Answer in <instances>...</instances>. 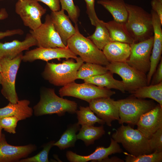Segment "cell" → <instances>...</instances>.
Masks as SVG:
<instances>
[{
  "label": "cell",
  "mask_w": 162,
  "mask_h": 162,
  "mask_svg": "<svg viewBox=\"0 0 162 162\" xmlns=\"http://www.w3.org/2000/svg\"><path fill=\"white\" fill-rule=\"evenodd\" d=\"M131 94L133 96L138 98L151 99L162 106V82L157 84L143 86Z\"/></svg>",
  "instance_id": "cell-27"
},
{
  "label": "cell",
  "mask_w": 162,
  "mask_h": 162,
  "mask_svg": "<svg viewBox=\"0 0 162 162\" xmlns=\"http://www.w3.org/2000/svg\"><path fill=\"white\" fill-rule=\"evenodd\" d=\"M109 31L111 41H117L129 44L134 43L126 28L125 23L114 20L105 22Z\"/></svg>",
  "instance_id": "cell-25"
},
{
  "label": "cell",
  "mask_w": 162,
  "mask_h": 162,
  "mask_svg": "<svg viewBox=\"0 0 162 162\" xmlns=\"http://www.w3.org/2000/svg\"><path fill=\"white\" fill-rule=\"evenodd\" d=\"M64 11L62 9L57 11H51L50 16L56 31L63 43L67 46L68 40L76 34V29Z\"/></svg>",
  "instance_id": "cell-20"
},
{
  "label": "cell",
  "mask_w": 162,
  "mask_h": 162,
  "mask_svg": "<svg viewBox=\"0 0 162 162\" xmlns=\"http://www.w3.org/2000/svg\"><path fill=\"white\" fill-rule=\"evenodd\" d=\"M106 67L112 74H116L122 78L125 91L131 93L141 87L148 85L146 75L126 62H110Z\"/></svg>",
  "instance_id": "cell-9"
},
{
  "label": "cell",
  "mask_w": 162,
  "mask_h": 162,
  "mask_svg": "<svg viewBox=\"0 0 162 162\" xmlns=\"http://www.w3.org/2000/svg\"><path fill=\"white\" fill-rule=\"evenodd\" d=\"M102 50L110 62H125L130 55L131 47L128 43L111 41Z\"/></svg>",
  "instance_id": "cell-21"
},
{
  "label": "cell",
  "mask_w": 162,
  "mask_h": 162,
  "mask_svg": "<svg viewBox=\"0 0 162 162\" xmlns=\"http://www.w3.org/2000/svg\"><path fill=\"white\" fill-rule=\"evenodd\" d=\"M19 121V119L15 116L3 117L0 118V125L7 132L15 134L17 123Z\"/></svg>",
  "instance_id": "cell-35"
},
{
  "label": "cell",
  "mask_w": 162,
  "mask_h": 162,
  "mask_svg": "<svg viewBox=\"0 0 162 162\" xmlns=\"http://www.w3.org/2000/svg\"><path fill=\"white\" fill-rule=\"evenodd\" d=\"M1 72H2V67L0 62V84L1 83L2 77H1Z\"/></svg>",
  "instance_id": "cell-43"
},
{
  "label": "cell",
  "mask_w": 162,
  "mask_h": 162,
  "mask_svg": "<svg viewBox=\"0 0 162 162\" xmlns=\"http://www.w3.org/2000/svg\"><path fill=\"white\" fill-rule=\"evenodd\" d=\"M122 152L123 150L118 143L111 138L110 145L107 148L97 147L93 153L87 156L80 155L71 151H68L66 157L68 160L71 162H86L90 160L101 162L110 155Z\"/></svg>",
  "instance_id": "cell-18"
},
{
  "label": "cell",
  "mask_w": 162,
  "mask_h": 162,
  "mask_svg": "<svg viewBox=\"0 0 162 162\" xmlns=\"http://www.w3.org/2000/svg\"><path fill=\"white\" fill-rule=\"evenodd\" d=\"M108 71L106 66L90 63H83L77 72L76 78L84 80L91 76L105 74Z\"/></svg>",
  "instance_id": "cell-30"
},
{
  "label": "cell",
  "mask_w": 162,
  "mask_h": 162,
  "mask_svg": "<svg viewBox=\"0 0 162 162\" xmlns=\"http://www.w3.org/2000/svg\"><path fill=\"white\" fill-rule=\"evenodd\" d=\"M62 9L67 11L70 20L75 25L77 24L80 10L75 5L73 0H59Z\"/></svg>",
  "instance_id": "cell-33"
},
{
  "label": "cell",
  "mask_w": 162,
  "mask_h": 162,
  "mask_svg": "<svg viewBox=\"0 0 162 162\" xmlns=\"http://www.w3.org/2000/svg\"><path fill=\"white\" fill-rule=\"evenodd\" d=\"M112 138L117 143H121L130 154L137 156L153 152L149 145L148 139L137 129L130 126L123 124L116 130Z\"/></svg>",
  "instance_id": "cell-5"
},
{
  "label": "cell",
  "mask_w": 162,
  "mask_h": 162,
  "mask_svg": "<svg viewBox=\"0 0 162 162\" xmlns=\"http://www.w3.org/2000/svg\"><path fill=\"white\" fill-rule=\"evenodd\" d=\"M101 162H124V160L116 156L112 157L110 158L108 157L102 160Z\"/></svg>",
  "instance_id": "cell-42"
},
{
  "label": "cell",
  "mask_w": 162,
  "mask_h": 162,
  "mask_svg": "<svg viewBox=\"0 0 162 162\" xmlns=\"http://www.w3.org/2000/svg\"><path fill=\"white\" fill-rule=\"evenodd\" d=\"M86 3V12L88 15L91 23L95 26L98 18L94 9L95 0H84Z\"/></svg>",
  "instance_id": "cell-38"
},
{
  "label": "cell",
  "mask_w": 162,
  "mask_h": 162,
  "mask_svg": "<svg viewBox=\"0 0 162 162\" xmlns=\"http://www.w3.org/2000/svg\"><path fill=\"white\" fill-rule=\"evenodd\" d=\"M161 82H162V58H161L160 63L158 64L157 68L152 76L150 85L157 84Z\"/></svg>",
  "instance_id": "cell-39"
},
{
  "label": "cell",
  "mask_w": 162,
  "mask_h": 162,
  "mask_svg": "<svg viewBox=\"0 0 162 162\" xmlns=\"http://www.w3.org/2000/svg\"><path fill=\"white\" fill-rule=\"evenodd\" d=\"M30 101L26 99L18 100L15 104L9 102L5 106L0 108V118L10 116H15L19 120L30 117L33 109L29 106Z\"/></svg>",
  "instance_id": "cell-22"
},
{
  "label": "cell",
  "mask_w": 162,
  "mask_h": 162,
  "mask_svg": "<svg viewBox=\"0 0 162 162\" xmlns=\"http://www.w3.org/2000/svg\"><path fill=\"white\" fill-rule=\"evenodd\" d=\"M77 57L67 46L66 47L50 48L38 47L26 52L23 55L22 61L31 62L40 60L47 62L55 59L60 60L62 58L75 59Z\"/></svg>",
  "instance_id": "cell-13"
},
{
  "label": "cell",
  "mask_w": 162,
  "mask_h": 162,
  "mask_svg": "<svg viewBox=\"0 0 162 162\" xmlns=\"http://www.w3.org/2000/svg\"><path fill=\"white\" fill-rule=\"evenodd\" d=\"M149 146L153 152H162V128L154 133L148 139Z\"/></svg>",
  "instance_id": "cell-36"
},
{
  "label": "cell",
  "mask_w": 162,
  "mask_h": 162,
  "mask_svg": "<svg viewBox=\"0 0 162 162\" xmlns=\"http://www.w3.org/2000/svg\"><path fill=\"white\" fill-rule=\"evenodd\" d=\"M15 11L24 26L34 30L42 24L41 18L46 9L36 0H18L15 4Z\"/></svg>",
  "instance_id": "cell-10"
},
{
  "label": "cell",
  "mask_w": 162,
  "mask_h": 162,
  "mask_svg": "<svg viewBox=\"0 0 162 162\" xmlns=\"http://www.w3.org/2000/svg\"><path fill=\"white\" fill-rule=\"evenodd\" d=\"M151 13L154 30L153 42L150 57V68L146 75L148 85H150L152 76L162 58V24L155 12L152 10Z\"/></svg>",
  "instance_id": "cell-15"
},
{
  "label": "cell",
  "mask_w": 162,
  "mask_h": 162,
  "mask_svg": "<svg viewBox=\"0 0 162 162\" xmlns=\"http://www.w3.org/2000/svg\"><path fill=\"white\" fill-rule=\"evenodd\" d=\"M22 53L12 59H0L2 67L1 92L2 95L13 104L19 100L15 88L16 74L22 60Z\"/></svg>",
  "instance_id": "cell-7"
},
{
  "label": "cell",
  "mask_w": 162,
  "mask_h": 162,
  "mask_svg": "<svg viewBox=\"0 0 162 162\" xmlns=\"http://www.w3.org/2000/svg\"><path fill=\"white\" fill-rule=\"evenodd\" d=\"M115 93L114 91L105 88L86 82L77 83L75 82L63 86L59 90L61 97H73L88 103L97 98L110 97Z\"/></svg>",
  "instance_id": "cell-8"
},
{
  "label": "cell",
  "mask_w": 162,
  "mask_h": 162,
  "mask_svg": "<svg viewBox=\"0 0 162 162\" xmlns=\"http://www.w3.org/2000/svg\"><path fill=\"white\" fill-rule=\"evenodd\" d=\"M2 128L1 127L0 125V140L2 139V135H3V134H2Z\"/></svg>",
  "instance_id": "cell-44"
},
{
  "label": "cell",
  "mask_w": 162,
  "mask_h": 162,
  "mask_svg": "<svg viewBox=\"0 0 162 162\" xmlns=\"http://www.w3.org/2000/svg\"><path fill=\"white\" fill-rule=\"evenodd\" d=\"M126 5L128 16L125 25L134 43L153 37L154 30L151 13L137 5L127 3Z\"/></svg>",
  "instance_id": "cell-1"
},
{
  "label": "cell",
  "mask_w": 162,
  "mask_h": 162,
  "mask_svg": "<svg viewBox=\"0 0 162 162\" xmlns=\"http://www.w3.org/2000/svg\"><path fill=\"white\" fill-rule=\"evenodd\" d=\"M41 2L47 5L51 11H55L60 10L59 0H36Z\"/></svg>",
  "instance_id": "cell-41"
},
{
  "label": "cell",
  "mask_w": 162,
  "mask_h": 162,
  "mask_svg": "<svg viewBox=\"0 0 162 162\" xmlns=\"http://www.w3.org/2000/svg\"><path fill=\"white\" fill-rule=\"evenodd\" d=\"M77 135V139L81 140L86 146L93 144L95 141L99 139L105 133L103 126L99 127L82 125Z\"/></svg>",
  "instance_id": "cell-26"
},
{
  "label": "cell",
  "mask_w": 162,
  "mask_h": 162,
  "mask_svg": "<svg viewBox=\"0 0 162 162\" xmlns=\"http://www.w3.org/2000/svg\"><path fill=\"white\" fill-rule=\"evenodd\" d=\"M89 107L99 118L103 120L106 125L111 126L112 122L119 119L117 100L109 98L94 99L89 103Z\"/></svg>",
  "instance_id": "cell-14"
},
{
  "label": "cell",
  "mask_w": 162,
  "mask_h": 162,
  "mask_svg": "<svg viewBox=\"0 0 162 162\" xmlns=\"http://www.w3.org/2000/svg\"><path fill=\"white\" fill-rule=\"evenodd\" d=\"M37 45L36 40L30 33L28 34L22 41L15 40L10 42H0V59H12L22 53L23 51Z\"/></svg>",
  "instance_id": "cell-19"
},
{
  "label": "cell",
  "mask_w": 162,
  "mask_h": 162,
  "mask_svg": "<svg viewBox=\"0 0 162 162\" xmlns=\"http://www.w3.org/2000/svg\"><path fill=\"white\" fill-rule=\"evenodd\" d=\"M80 127V125L77 123L70 125L59 140L54 143L53 146H57L60 150L74 147L77 140L76 133L79 130Z\"/></svg>",
  "instance_id": "cell-29"
},
{
  "label": "cell",
  "mask_w": 162,
  "mask_h": 162,
  "mask_svg": "<svg viewBox=\"0 0 162 162\" xmlns=\"http://www.w3.org/2000/svg\"><path fill=\"white\" fill-rule=\"evenodd\" d=\"M117 101L119 112V123H126L131 127L136 125L141 116L156 105L153 100L134 96Z\"/></svg>",
  "instance_id": "cell-6"
},
{
  "label": "cell",
  "mask_w": 162,
  "mask_h": 162,
  "mask_svg": "<svg viewBox=\"0 0 162 162\" xmlns=\"http://www.w3.org/2000/svg\"><path fill=\"white\" fill-rule=\"evenodd\" d=\"M84 82L89 83L98 86L108 89L119 90L125 93L123 83L122 81L115 79L112 74L109 71L106 73L95 75L84 80Z\"/></svg>",
  "instance_id": "cell-24"
},
{
  "label": "cell",
  "mask_w": 162,
  "mask_h": 162,
  "mask_svg": "<svg viewBox=\"0 0 162 162\" xmlns=\"http://www.w3.org/2000/svg\"><path fill=\"white\" fill-rule=\"evenodd\" d=\"M96 29L94 33L87 38L100 50L111 41L109 33L105 22L98 19L96 23Z\"/></svg>",
  "instance_id": "cell-28"
},
{
  "label": "cell",
  "mask_w": 162,
  "mask_h": 162,
  "mask_svg": "<svg viewBox=\"0 0 162 162\" xmlns=\"http://www.w3.org/2000/svg\"><path fill=\"white\" fill-rule=\"evenodd\" d=\"M75 60L69 58L62 63L47 62L42 73V76L50 84L56 86H64L75 82L77 72L84 61L80 57Z\"/></svg>",
  "instance_id": "cell-3"
},
{
  "label": "cell",
  "mask_w": 162,
  "mask_h": 162,
  "mask_svg": "<svg viewBox=\"0 0 162 162\" xmlns=\"http://www.w3.org/2000/svg\"><path fill=\"white\" fill-rule=\"evenodd\" d=\"M37 149L35 145L14 146L8 144L4 135L0 140V162H19Z\"/></svg>",
  "instance_id": "cell-17"
},
{
  "label": "cell",
  "mask_w": 162,
  "mask_h": 162,
  "mask_svg": "<svg viewBox=\"0 0 162 162\" xmlns=\"http://www.w3.org/2000/svg\"><path fill=\"white\" fill-rule=\"evenodd\" d=\"M8 14L4 8H2L0 10V20L6 18ZM24 33L23 31L20 28L8 30L4 32H0V40L6 37L16 35H22Z\"/></svg>",
  "instance_id": "cell-37"
},
{
  "label": "cell",
  "mask_w": 162,
  "mask_h": 162,
  "mask_svg": "<svg viewBox=\"0 0 162 162\" xmlns=\"http://www.w3.org/2000/svg\"><path fill=\"white\" fill-rule=\"evenodd\" d=\"M151 4L152 10L157 14L162 24V0H152Z\"/></svg>",
  "instance_id": "cell-40"
},
{
  "label": "cell",
  "mask_w": 162,
  "mask_h": 162,
  "mask_svg": "<svg viewBox=\"0 0 162 162\" xmlns=\"http://www.w3.org/2000/svg\"><path fill=\"white\" fill-rule=\"evenodd\" d=\"M77 108L75 101L58 97L54 88H45L42 90L40 100L33 109L34 114L37 116L53 114L60 116L66 112L76 113Z\"/></svg>",
  "instance_id": "cell-2"
},
{
  "label": "cell",
  "mask_w": 162,
  "mask_h": 162,
  "mask_svg": "<svg viewBox=\"0 0 162 162\" xmlns=\"http://www.w3.org/2000/svg\"><path fill=\"white\" fill-rule=\"evenodd\" d=\"M97 3L107 10L112 16L113 20L125 23L128 12L124 0H99Z\"/></svg>",
  "instance_id": "cell-23"
},
{
  "label": "cell",
  "mask_w": 162,
  "mask_h": 162,
  "mask_svg": "<svg viewBox=\"0 0 162 162\" xmlns=\"http://www.w3.org/2000/svg\"><path fill=\"white\" fill-rule=\"evenodd\" d=\"M126 155V162H161L162 152H153L149 154H141L136 156L126 152H124Z\"/></svg>",
  "instance_id": "cell-32"
},
{
  "label": "cell",
  "mask_w": 162,
  "mask_h": 162,
  "mask_svg": "<svg viewBox=\"0 0 162 162\" xmlns=\"http://www.w3.org/2000/svg\"><path fill=\"white\" fill-rule=\"evenodd\" d=\"M55 141L48 142L43 147V149L35 155L21 159L19 162H48V156L50 151L53 146Z\"/></svg>",
  "instance_id": "cell-34"
},
{
  "label": "cell",
  "mask_w": 162,
  "mask_h": 162,
  "mask_svg": "<svg viewBox=\"0 0 162 162\" xmlns=\"http://www.w3.org/2000/svg\"><path fill=\"white\" fill-rule=\"evenodd\" d=\"M30 33L36 40L38 47L50 48L67 46L62 42L49 14L46 15L43 23L36 29L30 30Z\"/></svg>",
  "instance_id": "cell-12"
},
{
  "label": "cell",
  "mask_w": 162,
  "mask_h": 162,
  "mask_svg": "<svg viewBox=\"0 0 162 162\" xmlns=\"http://www.w3.org/2000/svg\"><path fill=\"white\" fill-rule=\"evenodd\" d=\"M136 125L137 129L149 139L154 133L162 128V106L158 104L143 114Z\"/></svg>",
  "instance_id": "cell-16"
},
{
  "label": "cell",
  "mask_w": 162,
  "mask_h": 162,
  "mask_svg": "<svg viewBox=\"0 0 162 162\" xmlns=\"http://www.w3.org/2000/svg\"><path fill=\"white\" fill-rule=\"evenodd\" d=\"M76 32L68 40L67 46L75 54L78 55L86 62L97 64L105 66L110 62L103 51L100 50L87 37L80 32L77 24L75 26Z\"/></svg>",
  "instance_id": "cell-4"
},
{
  "label": "cell",
  "mask_w": 162,
  "mask_h": 162,
  "mask_svg": "<svg viewBox=\"0 0 162 162\" xmlns=\"http://www.w3.org/2000/svg\"><path fill=\"white\" fill-rule=\"evenodd\" d=\"M80 125L94 126L96 123L103 125L105 123L102 119L95 115L89 106H80L79 110L76 112Z\"/></svg>",
  "instance_id": "cell-31"
},
{
  "label": "cell",
  "mask_w": 162,
  "mask_h": 162,
  "mask_svg": "<svg viewBox=\"0 0 162 162\" xmlns=\"http://www.w3.org/2000/svg\"><path fill=\"white\" fill-rule=\"evenodd\" d=\"M153 42V36L145 40L130 44L131 52L125 62L141 73L146 75L150 66V57Z\"/></svg>",
  "instance_id": "cell-11"
}]
</instances>
